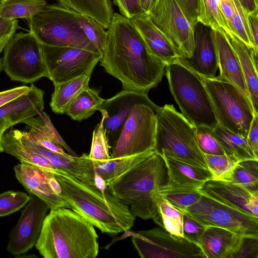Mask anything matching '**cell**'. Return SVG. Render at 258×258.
<instances>
[{"label":"cell","mask_w":258,"mask_h":258,"mask_svg":"<svg viewBox=\"0 0 258 258\" xmlns=\"http://www.w3.org/2000/svg\"><path fill=\"white\" fill-rule=\"evenodd\" d=\"M120 14L131 20L136 16L143 14L138 0H113Z\"/></svg>","instance_id":"48"},{"label":"cell","mask_w":258,"mask_h":258,"mask_svg":"<svg viewBox=\"0 0 258 258\" xmlns=\"http://www.w3.org/2000/svg\"><path fill=\"white\" fill-rule=\"evenodd\" d=\"M94 184L100 191L104 192L108 186L104 179L94 170Z\"/></svg>","instance_id":"56"},{"label":"cell","mask_w":258,"mask_h":258,"mask_svg":"<svg viewBox=\"0 0 258 258\" xmlns=\"http://www.w3.org/2000/svg\"><path fill=\"white\" fill-rule=\"evenodd\" d=\"M99 61L123 90L148 92L161 81L165 63L154 56L130 19L114 13Z\"/></svg>","instance_id":"1"},{"label":"cell","mask_w":258,"mask_h":258,"mask_svg":"<svg viewBox=\"0 0 258 258\" xmlns=\"http://www.w3.org/2000/svg\"><path fill=\"white\" fill-rule=\"evenodd\" d=\"M196 139L203 154L217 155L225 154L214 134L213 129L205 125L196 127Z\"/></svg>","instance_id":"43"},{"label":"cell","mask_w":258,"mask_h":258,"mask_svg":"<svg viewBox=\"0 0 258 258\" xmlns=\"http://www.w3.org/2000/svg\"><path fill=\"white\" fill-rule=\"evenodd\" d=\"M76 12L60 4H46L27 20L30 31L43 45L74 47L99 53L81 28Z\"/></svg>","instance_id":"7"},{"label":"cell","mask_w":258,"mask_h":258,"mask_svg":"<svg viewBox=\"0 0 258 258\" xmlns=\"http://www.w3.org/2000/svg\"><path fill=\"white\" fill-rule=\"evenodd\" d=\"M187 20L194 27L198 23L196 0H174Z\"/></svg>","instance_id":"49"},{"label":"cell","mask_w":258,"mask_h":258,"mask_svg":"<svg viewBox=\"0 0 258 258\" xmlns=\"http://www.w3.org/2000/svg\"><path fill=\"white\" fill-rule=\"evenodd\" d=\"M159 107L154 103L139 104L133 108L112 149L110 158L130 156L154 150L156 112Z\"/></svg>","instance_id":"10"},{"label":"cell","mask_w":258,"mask_h":258,"mask_svg":"<svg viewBox=\"0 0 258 258\" xmlns=\"http://www.w3.org/2000/svg\"><path fill=\"white\" fill-rule=\"evenodd\" d=\"M258 115L254 114L246 138L247 143L258 158Z\"/></svg>","instance_id":"50"},{"label":"cell","mask_w":258,"mask_h":258,"mask_svg":"<svg viewBox=\"0 0 258 258\" xmlns=\"http://www.w3.org/2000/svg\"><path fill=\"white\" fill-rule=\"evenodd\" d=\"M2 144L4 152L18 159L21 164L52 173L54 168L44 157L36 153L25 141L22 131L12 128L4 133Z\"/></svg>","instance_id":"28"},{"label":"cell","mask_w":258,"mask_h":258,"mask_svg":"<svg viewBox=\"0 0 258 258\" xmlns=\"http://www.w3.org/2000/svg\"><path fill=\"white\" fill-rule=\"evenodd\" d=\"M131 20L150 52L163 62L168 65L181 56L148 15L143 13Z\"/></svg>","instance_id":"21"},{"label":"cell","mask_w":258,"mask_h":258,"mask_svg":"<svg viewBox=\"0 0 258 258\" xmlns=\"http://www.w3.org/2000/svg\"><path fill=\"white\" fill-rule=\"evenodd\" d=\"M90 76L83 75L54 85L50 106L57 114L66 113L69 105L77 96L89 87Z\"/></svg>","instance_id":"30"},{"label":"cell","mask_w":258,"mask_h":258,"mask_svg":"<svg viewBox=\"0 0 258 258\" xmlns=\"http://www.w3.org/2000/svg\"><path fill=\"white\" fill-rule=\"evenodd\" d=\"M239 1L247 14L258 10V0H239Z\"/></svg>","instance_id":"54"},{"label":"cell","mask_w":258,"mask_h":258,"mask_svg":"<svg viewBox=\"0 0 258 258\" xmlns=\"http://www.w3.org/2000/svg\"><path fill=\"white\" fill-rule=\"evenodd\" d=\"M247 22L255 48L258 50V10L248 14Z\"/></svg>","instance_id":"52"},{"label":"cell","mask_w":258,"mask_h":258,"mask_svg":"<svg viewBox=\"0 0 258 258\" xmlns=\"http://www.w3.org/2000/svg\"><path fill=\"white\" fill-rule=\"evenodd\" d=\"M30 87L22 86L0 92V106L29 91Z\"/></svg>","instance_id":"51"},{"label":"cell","mask_w":258,"mask_h":258,"mask_svg":"<svg viewBox=\"0 0 258 258\" xmlns=\"http://www.w3.org/2000/svg\"><path fill=\"white\" fill-rule=\"evenodd\" d=\"M19 28L17 19L6 20L0 18V53L4 50Z\"/></svg>","instance_id":"47"},{"label":"cell","mask_w":258,"mask_h":258,"mask_svg":"<svg viewBox=\"0 0 258 258\" xmlns=\"http://www.w3.org/2000/svg\"><path fill=\"white\" fill-rule=\"evenodd\" d=\"M129 233L141 257H205L199 245L184 237L171 234L161 227Z\"/></svg>","instance_id":"12"},{"label":"cell","mask_w":258,"mask_h":258,"mask_svg":"<svg viewBox=\"0 0 258 258\" xmlns=\"http://www.w3.org/2000/svg\"><path fill=\"white\" fill-rule=\"evenodd\" d=\"M47 4L45 0H0V18L6 20H28Z\"/></svg>","instance_id":"36"},{"label":"cell","mask_w":258,"mask_h":258,"mask_svg":"<svg viewBox=\"0 0 258 258\" xmlns=\"http://www.w3.org/2000/svg\"><path fill=\"white\" fill-rule=\"evenodd\" d=\"M29 194V200L10 233L7 245L8 251L16 256L26 253L35 246L44 219L50 210L42 200Z\"/></svg>","instance_id":"15"},{"label":"cell","mask_w":258,"mask_h":258,"mask_svg":"<svg viewBox=\"0 0 258 258\" xmlns=\"http://www.w3.org/2000/svg\"><path fill=\"white\" fill-rule=\"evenodd\" d=\"M213 131L225 154L233 156L239 161L258 159L249 147L246 138L231 132L219 123Z\"/></svg>","instance_id":"33"},{"label":"cell","mask_w":258,"mask_h":258,"mask_svg":"<svg viewBox=\"0 0 258 258\" xmlns=\"http://www.w3.org/2000/svg\"><path fill=\"white\" fill-rule=\"evenodd\" d=\"M241 237L227 229L208 226L206 227L199 246L206 258H230Z\"/></svg>","instance_id":"26"},{"label":"cell","mask_w":258,"mask_h":258,"mask_svg":"<svg viewBox=\"0 0 258 258\" xmlns=\"http://www.w3.org/2000/svg\"><path fill=\"white\" fill-rule=\"evenodd\" d=\"M76 18L86 37L102 55L106 41L107 31L101 24L89 16L76 12Z\"/></svg>","instance_id":"39"},{"label":"cell","mask_w":258,"mask_h":258,"mask_svg":"<svg viewBox=\"0 0 258 258\" xmlns=\"http://www.w3.org/2000/svg\"><path fill=\"white\" fill-rule=\"evenodd\" d=\"M35 245L44 258H94L99 252L94 226L70 209L50 210Z\"/></svg>","instance_id":"3"},{"label":"cell","mask_w":258,"mask_h":258,"mask_svg":"<svg viewBox=\"0 0 258 258\" xmlns=\"http://www.w3.org/2000/svg\"><path fill=\"white\" fill-rule=\"evenodd\" d=\"M170 92L182 115L196 127L214 129L218 124L208 92L198 75L175 61L166 66Z\"/></svg>","instance_id":"6"},{"label":"cell","mask_w":258,"mask_h":258,"mask_svg":"<svg viewBox=\"0 0 258 258\" xmlns=\"http://www.w3.org/2000/svg\"><path fill=\"white\" fill-rule=\"evenodd\" d=\"M4 133V132L0 130V153L4 152L2 144V139Z\"/></svg>","instance_id":"57"},{"label":"cell","mask_w":258,"mask_h":258,"mask_svg":"<svg viewBox=\"0 0 258 258\" xmlns=\"http://www.w3.org/2000/svg\"><path fill=\"white\" fill-rule=\"evenodd\" d=\"M168 169L163 157L154 151L133 168L107 184L134 216L154 219L158 213L156 194L167 185Z\"/></svg>","instance_id":"4"},{"label":"cell","mask_w":258,"mask_h":258,"mask_svg":"<svg viewBox=\"0 0 258 258\" xmlns=\"http://www.w3.org/2000/svg\"><path fill=\"white\" fill-rule=\"evenodd\" d=\"M154 150L142 153L103 160H92L94 170L105 181L107 185L120 175L138 165Z\"/></svg>","instance_id":"31"},{"label":"cell","mask_w":258,"mask_h":258,"mask_svg":"<svg viewBox=\"0 0 258 258\" xmlns=\"http://www.w3.org/2000/svg\"><path fill=\"white\" fill-rule=\"evenodd\" d=\"M247 207L251 214L258 217V192L252 194L248 201Z\"/></svg>","instance_id":"53"},{"label":"cell","mask_w":258,"mask_h":258,"mask_svg":"<svg viewBox=\"0 0 258 258\" xmlns=\"http://www.w3.org/2000/svg\"><path fill=\"white\" fill-rule=\"evenodd\" d=\"M104 116L97 124L93 132L90 152L88 156L92 160L103 161L110 158L108 139L103 125Z\"/></svg>","instance_id":"42"},{"label":"cell","mask_w":258,"mask_h":258,"mask_svg":"<svg viewBox=\"0 0 258 258\" xmlns=\"http://www.w3.org/2000/svg\"><path fill=\"white\" fill-rule=\"evenodd\" d=\"M104 100L100 96L98 90L88 87L73 100L66 114L72 119L81 122L99 111Z\"/></svg>","instance_id":"34"},{"label":"cell","mask_w":258,"mask_h":258,"mask_svg":"<svg viewBox=\"0 0 258 258\" xmlns=\"http://www.w3.org/2000/svg\"><path fill=\"white\" fill-rule=\"evenodd\" d=\"M42 47L48 78L54 85L83 75L91 76L102 57L100 53L77 48Z\"/></svg>","instance_id":"13"},{"label":"cell","mask_w":258,"mask_h":258,"mask_svg":"<svg viewBox=\"0 0 258 258\" xmlns=\"http://www.w3.org/2000/svg\"><path fill=\"white\" fill-rule=\"evenodd\" d=\"M181 56L190 57L195 48L194 28L174 0H157L148 15Z\"/></svg>","instance_id":"14"},{"label":"cell","mask_w":258,"mask_h":258,"mask_svg":"<svg viewBox=\"0 0 258 258\" xmlns=\"http://www.w3.org/2000/svg\"><path fill=\"white\" fill-rule=\"evenodd\" d=\"M199 190L220 203L251 215L247 204L252 193L239 184L211 179Z\"/></svg>","instance_id":"27"},{"label":"cell","mask_w":258,"mask_h":258,"mask_svg":"<svg viewBox=\"0 0 258 258\" xmlns=\"http://www.w3.org/2000/svg\"><path fill=\"white\" fill-rule=\"evenodd\" d=\"M211 33L216 47L220 71L218 77L234 85L250 101L238 58L225 31L222 29H211Z\"/></svg>","instance_id":"19"},{"label":"cell","mask_w":258,"mask_h":258,"mask_svg":"<svg viewBox=\"0 0 258 258\" xmlns=\"http://www.w3.org/2000/svg\"><path fill=\"white\" fill-rule=\"evenodd\" d=\"M29 194L20 191L9 190L0 194V217L16 212L27 204Z\"/></svg>","instance_id":"44"},{"label":"cell","mask_w":258,"mask_h":258,"mask_svg":"<svg viewBox=\"0 0 258 258\" xmlns=\"http://www.w3.org/2000/svg\"><path fill=\"white\" fill-rule=\"evenodd\" d=\"M2 70V59L0 58V72Z\"/></svg>","instance_id":"58"},{"label":"cell","mask_w":258,"mask_h":258,"mask_svg":"<svg viewBox=\"0 0 258 258\" xmlns=\"http://www.w3.org/2000/svg\"><path fill=\"white\" fill-rule=\"evenodd\" d=\"M44 92L32 84L28 92L0 106V130L36 116L44 108Z\"/></svg>","instance_id":"18"},{"label":"cell","mask_w":258,"mask_h":258,"mask_svg":"<svg viewBox=\"0 0 258 258\" xmlns=\"http://www.w3.org/2000/svg\"><path fill=\"white\" fill-rule=\"evenodd\" d=\"M222 13L226 21L229 31L243 41L248 46L255 48L250 34L247 14L241 5L239 0H218Z\"/></svg>","instance_id":"29"},{"label":"cell","mask_w":258,"mask_h":258,"mask_svg":"<svg viewBox=\"0 0 258 258\" xmlns=\"http://www.w3.org/2000/svg\"><path fill=\"white\" fill-rule=\"evenodd\" d=\"M208 169L213 179L228 181L232 172L240 161L233 156L204 154Z\"/></svg>","instance_id":"40"},{"label":"cell","mask_w":258,"mask_h":258,"mask_svg":"<svg viewBox=\"0 0 258 258\" xmlns=\"http://www.w3.org/2000/svg\"><path fill=\"white\" fill-rule=\"evenodd\" d=\"M26 143L38 154L46 158L53 168L63 170L83 181L94 184L93 161L84 153L80 156L61 154L51 151L29 139L22 131Z\"/></svg>","instance_id":"20"},{"label":"cell","mask_w":258,"mask_h":258,"mask_svg":"<svg viewBox=\"0 0 258 258\" xmlns=\"http://www.w3.org/2000/svg\"><path fill=\"white\" fill-rule=\"evenodd\" d=\"M2 67L12 80L25 83L48 77L42 44L30 31L13 36L4 49Z\"/></svg>","instance_id":"9"},{"label":"cell","mask_w":258,"mask_h":258,"mask_svg":"<svg viewBox=\"0 0 258 258\" xmlns=\"http://www.w3.org/2000/svg\"><path fill=\"white\" fill-rule=\"evenodd\" d=\"M158 194L183 213L187 207L197 202L202 195L199 190L167 187L159 190Z\"/></svg>","instance_id":"41"},{"label":"cell","mask_w":258,"mask_h":258,"mask_svg":"<svg viewBox=\"0 0 258 258\" xmlns=\"http://www.w3.org/2000/svg\"><path fill=\"white\" fill-rule=\"evenodd\" d=\"M228 181L241 185L252 194L258 192V159L240 161Z\"/></svg>","instance_id":"38"},{"label":"cell","mask_w":258,"mask_h":258,"mask_svg":"<svg viewBox=\"0 0 258 258\" xmlns=\"http://www.w3.org/2000/svg\"><path fill=\"white\" fill-rule=\"evenodd\" d=\"M185 212L205 226L221 227L241 236L258 237V217L204 194Z\"/></svg>","instance_id":"11"},{"label":"cell","mask_w":258,"mask_h":258,"mask_svg":"<svg viewBox=\"0 0 258 258\" xmlns=\"http://www.w3.org/2000/svg\"><path fill=\"white\" fill-rule=\"evenodd\" d=\"M211 28L200 22L194 28L195 48L190 57L181 56L175 61L184 65L199 76L215 78L218 69L215 45Z\"/></svg>","instance_id":"17"},{"label":"cell","mask_w":258,"mask_h":258,"mask_svg":"<svg viewBox=\"0 0 258 258\" xmlns=\"http://www.w3.org/2000/svg\"><path fill=\"white\" fill-rule=\"evenodd\" d=\"M169 174V181L165 187L199 190L213 176L210 171L203 167L190 164L162 152Z\"/></svg>","instance_id":"22"},{"label":"cell","mask_w":258,"mask_h":258,"mask_svg":"<svg viewBox=\"0 0 258 258\" xmlns=\"http://www.w3.org/2000/svg\"><path fill=\"white\" fill-rule=\"evenodd\" d=\"M15 175L19 182L29 192L44 201L50 210L59 207L71 209L69 205L50 188L40 169L23 164H18L14 168Z\"/></svg>","instance_id":"23"},{"label":"cell","mask_w":258,"mask_h":258,"mask_svg":"<svg viewBox=\"0 0 258 258\" xmlns=\"http://www.w3.org/2000/svg\"><path fill=\"white\" fill-rule=\"evenodd\" d=\"M59 4L94 19L107 29L113 11L110 0H57Z\"/></svg>","instance_id":"32"},{"label":"cell","mask_w":258,"mask_h":258,"mask_svg":"<svg viewBox=\"0 0 258 258\" xmlns=\"http://www.w3.org/2000/svg\"><path fill=\"white\" fill-rule=\"evenodd\" d=\"M196 130L173 105L160 107L156 112L154 151L161 155L165 152L186 163L208 168L204 155L197 143Z\"/></svg>","instance_id":"5"},{"label":"cell","mask_w":258,"mask_h":258,"mask_svg":"<svg viewBox=\"0 0 258 258\" xmlns=\"http://www.w3.org/2000/svg\"><path fill=\"white\" fill-rule=\"evenodd\" d=\"M196 3L198 22L212 29H222L228 34H231L218 0H196Z\"/></svg>","instance_id":"37"},{"label":"cell","mask_w":258,"mask_h":258,"mask_svg":"<svg viewBox=\"0 0 258 258\" xmlns=\"http://www.w3.org/2000/svg\"><path fill=\"white\" fill-rule=\"evenodd\" d=\"M138 1L143 13L148 15L157 0H138Z\"/></svg>","instance_id":"55"},{"label":"cell","mask_w":258,"mask_h":258,"mask_svg":"<svg viewBox=\"0 0 258 258\" xmlns=\"http://www.w3.org/2000/svg\"><path fill=\"white\" fill-rule=\"evenodd\" d=\"M156 202L158 213L153 219L154 222L170 234L183 237L184 213L173 206L158 193L156 194Z\"/></svg>","instance_id":"35"},{"label":"cell","mask_w":258,"mask_h":258,"mask_svg":"<svg viewBox=\"0 0 258 258\" xmlns=\"http://www.w3.org/2000/svg\"><path fill=\"white\" fill-rule=\"evenodd\" d=\"M22 123L26 125L25 135L35 143L51 151L65 154L63 147L70 155L78 156L62 139L43 111Z\"/></svg>","instance_id":"24"},{"label":"cell","mask_w":258,"mask_h":258,"mask_svg":"<svg viewBox=\"0 0 258 258\" xmlns=\"http://www.w3.org/2000/svg\"><path fill=\"white\" fill-rule=\"evenodd\" d=\"M206 226L184 212L183 216V237L199 245Z\"/></svg>","instance_id":"45"},{"label":"cell","mask_w":258,"mask_h":258,"mask_svg":"<svg viewBox=\"0 0 258 258\" xmlns=\"http://www.w3.org/2000/svg\"><path fill=\"white\" fill-rule=\"evenodd\" d=\"M52 173L60 185V196L71 209L102 232L117 234L126 232L134 225L136 217L129 206L114 196L108 187L102 192L95 184L63 170L54 168Z\"/></svg>","instance_id":"2"},{"label":"cell","mask_w":258,"mask_h":258,"mask_svg":"<svg viewBox=\"0 0 258 258\" xmlns=\"http://www.w3.org/2000/svg\"><path fill=\"white\" fill-rule=\"evenodd\" d=\"M230 258H258V237L242 236L237 248Z\"/></svg>","instance_id":"46"},{"label":"cell","mask_w":258,"mask_h":258,"mask_svg":"<svg viewBox=\"0 0 258 258\" xmlns=\"http://www.w3.org/2000/svg\"><path fill=\"white\" fill-rule=\"evenodd\" d=\"M147 92L122 90L105 100L100 109L110 149L115 145L133 108L139 104H153Z\"/></svg>","instance_id":"16"},{"label":"cell","mask_w":258,"mask_h":258,"mask_svg":"<svg viewBox=\"0 0 258 258\" xmlns=\"http://www.w3.org/2000/svg\"><path fill=\"white\" fill-rule=\"evenodd\" d=\"M198 76L209 96L218 123L246 138L254 115L250 101L229 82L218 77Z\"/></svg>","instance_id":"8"},{"label":"cell","mask_w":258,"mask_h":258,"mask_svg":"<svg viewBox=\"0 0 258 258\" xmlns=\"http://www.w3.org/2000/svg\"><path fill=\"white\" fill-rule=\"evenodd\" d=\"M225 34L237 55L254 113L258 115V53L234 34Z\"/></svg>","instance_id":"25"}]
</instances>
